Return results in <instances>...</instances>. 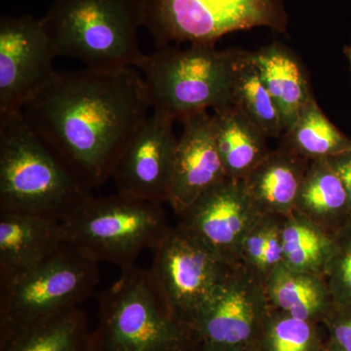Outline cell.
<instances>
[{
	"mask_svg": "<svg viewBox=\"0 0 351 351\" xmlns=\"http://www.w3.org/2000/svg\"><path fill=\"white\" fill-rule=\"evenodd\" d=\"M151 108L144 78L126 66L56 71L22 110L90 193L112 178L120 154Z\"/></svg>",
	"mask_w": 351,
	"mask_h": 351,
	"instance_id": "6da1fadb",
	"label": "cell"
},
{
	"mask_svg": "<svg viewBox=\"0 0 351 351\" xmlns=\"http://www.w3.org/2000/svg\"><path fill=\"white\" fill-rule=\"evenodd\" d=\"M89 195L23 110L0 112V213L63 221Z\"/></svg>",
	"mask_w": 351,
	"mask_h": 351,
	"instance_id": "7a4b0ae2",
	"label": "cell"
},
{
	"mask_svg": "<svg viewBox=\"0 0 351 351\" xmlns=\"http://www.w3.org/2000/svg\"><path fill=\"white\" fill-rule=\"evenodd\" d=\"M197 343L170 313L149 269L122 271L98 295L92 351H193Z\"/></svg>",
	"mask_w": 351,
	"mask_h": 351,
	"instance_id": "3957f363",
	"label": "cell"
},
{
	"mask_svg": "<svg viewBox=\"0 0 351 351\" xmlns=\"http://www.w3.org/2000/svg\"><path fill=\"white\" fill-rule=\"evenodd\" d=\"M41 20L57 56L88 69L134 66L142 57L141 0H52Z\"/></svg>",
	"mask_w": 351,
	"mask_h": 351,
	"instance_id": "277c9868",
	"label": "cell"
},
{
	"mask_svg": "<svg viewBox=\"0 0 351 351\" xmlns=\"http://www.w3.org/2000/svg\"><path fill=\"white\" fill-rule=\"evenodd\" d=\"M66 243L120 271L135 267L145 250H156L171 226L162 204L120 195H90L62 221Z\"/></svg>",
	"mask_w": 351,
	"mask_h": 351,
	"instance_id": "5b68a950",
	"label": "cell"
},
{
	"mask_svg": "<svg viewBox=\"0 0 351 351\" xmlns=\"http://www.w3.org/2000/svg\"><path fill=\"white\" fill-rule=\"evenodd\" d=\"M237 49L173 46L143 54L134 64L144 78L152 108L175 120L230 105Z\"/></svg>",
	"mask_w": 351,
	"mask_h": 351,
	"instance_id": "8992f818",
	"label": "cell"
},
{
	"mask_svg": "<svg viewBox=\"0 0 351 351\" xmlns=\"http://www.w3.org/2000/svg\"><path fill=\"white\" fill-rule=\"evenodd\" d=\"M99 263L66 243L41 265L0 284V335L78 308L100 283Z\"/></svg>",
	"mask_w": 351,
	"mask_h": 351,
	"instance_id": "52a82bcc",
	"label": "cell"
},
{
	"mask_svg": "<svg viewBox=\"0 0 351 351\" xmlns=\"http://www.w3.org/2000/svg\"><path fill=\"white\" fill-rule=\"evenodd\" d=\"M143 24L157 48L215 45L230 32L265 27L287 32L284 0H141Z\"/></svg>",
	"mask_w": 351,
	"mask_h": 351,
	"instance_id": "ba28073f",
	"label": "cell"
},
{
	"mask_svg": "<svg viewBox=\"0 0 351 351\" xmlns=\"http://www.w3.org/2000/svg\"><path fill=\"white\" fill-rule=\"evenodd\" d=\"M154 253L151 276L176 319L189 328L232 267L186 228H170Z\"/></svg>",
	"mask_w": 351,
	"mask_h": 351,
	"instance_id": "9c48e42d",
	"label": "cell"
},
{
	"mask_svg": "<svg viewBox=\"0 0 351 351\" xmlns=\"http://www.w3.org/2000/svg\"><path fill=\"white\" fill-rule=\"evenodd\" d=\"M270 313L265 278L233 265L189 325L198 343L237 346L260 341Z\"/></svg>",
	"mask_w": 351,
	"mask_h": 351,
	"instance_id": "30bf717a",
	"label": "cell"
},
{
	"mask_svg": "<svg viewBox=\"0 0 351 351\" xmlns=\"http://www.w3.org/2000/svg\"><path fill=\"white\" fill-rule=\"evenodd\" d=\"M57 57L43 20L0 18V112L22 110L54 73Z\"/></svg>",
	"mask_w": 351,
	"mask_h": 351,
	"instance_id": "8fae6325",
	"label": "cell"
},
{
	"mask_svg": "<svg viewBox=\"0 0 351 351\" xmlns=\"http://www.w3.org/2000/svg\"><path fill=\"white\" fill-rule=\"evenodd\" d=\"M176 120L154 110L120 154L112 178L117 193L169 204L178 138Z\"/></svg>",
	"mask_w": 351,
	"mask_h": 351,
	"instance_id": "7c38bea8",
	"label": "cell"
},
{
	"mask_svg": "<svg viewBox=\"0 0 351 351\" xmlns=\"http://www.w3.org/2000/svg\"><path fill=\"white\" fill-rule=\"evenodd\" d=\"M243 180L226 177L199 196L181 214L180 225L228 265L239 263L240 243L261 216Z\"/></svg>",
	"mask_w": 351,
	"mask_h": 351,
	"instance_id": "4fadbf2b",
	"label": "cell"
},
{
	"mask_svg": "<svg viewBox=\"0 0 351 351\" xmlns=\"http://www.w3.org/2000/svg\"><path fill=\"white\" fill-rule=\"evenodd\" d=\"M180 121L182 132L176 147L169 200L177 216L226 178L215 142L211 113L203 110Z\"/></svg>",
	"mask_w": 351,
	"mask_h": 351,
	"instance_id": "5bb4252c",
	"label": "cell"
},
{
	"mask_svg": "<svg viewBox=\"0 0 351 351\" xmlns=\"http://www.w3.org/2000/svg\"><path fill=\"white\" fill-rule=\"evenodd\" d=\"M62 221L31 213H0V284L22 276L66 245Z\"/></svg>",
	"mask_w": 351,
	"mask_h": 351,
	"instance_id": "9a60e30c",
	"label": "cell"
},
{
	"mask_svg": "<svg viewBox=\"0 0 351 351\" xmlns=\"http://www.w3.org/2000/svg\"><path fill=\"white\" fill-rule=\"evenodd\" d=\"M308 164L304 157L281 145L270 152L243 179L258 212L282 217L292 213Z\"/></svg>",
	"mask_w": 351,
	"mask_h": 351,
	"instance_id": "2e32d148",
	"label": "cell"
},
{
	"mask_svg": "<svg viewBox=\"0 0 351 351\" xmlns=\"http://www.w3.org/2000/svg\"><path fill=\"white\" fill-rule=\"evenodd\" d=\"M212 119L226 177L243 180L271 152L267 136L233 104L214 110Z\"/></svg>",
	"mask_w": 351,
	"mask_h": 351,
	"instance_id": "e0dca14e",
	"label": "cell"
},
{
	"mask_svg": "<svg viewBox=\"0 0 351 351\" xmlns=\"http://www.w3.org/2000/svg\"><path fill=\"white\" fill-rule=\"evenodd\" d=\"M253 59L276 104L285 133L313 96L302 64L290 50L277 43L253 52Z\"/></svg>",
	"mask_w": 351,
	"mask_h": 351,
	"instance_id": "ac0fdd59",
	"label": "cell"
},
{
	"mask_svg": "<svg viewBox=\"0 0 351 351\" xmlns=\"http://www.w3.org/2000/svg\"><path fill=\"white\" fill-rule=\"evenodd\" d=\"M295 210L335 234L351 225L345 186L328 159L309 161Z\"/></svg>",
	"mask_w": 351,
	"mask_h": 351,
	"instance_id": "d6986e66",
	"label": "cell"
},
{
	"mask_svg": "<svg viewBox=\"0 0 351 351\" xmlns=\"http://www.w3.org/2000/svg\"><path fill=\"white\" fill-rule=\"evenodd\" d=\"M270 307L300 319L322 323L334 304L326 278L279 265L265 278Z\"/></svg>",
	"mask_w": 351,
	"mask_h": 351,
	"instance_id": "ffe728a7",
	"label": "cell"
},
{
	"mask_svg": "<svg viewBox=\"0 0 351 351\" xmlns=\"http://www.w3.org/2000/svg\"><path fill=\"white\" fill-rule=\"evenodd\" d=\"M0 351H92L86 314L78 307L0 335Z\"/></svg>",
	"mask_w": 351,
	"mask_h": 351,
	"instance_id": "44dd1931",
	"label": "cell"
},
{
	"mask_svg": "<svg viewBox=\"0 0 351 351\" xmlns=\"http://www.w3.org/2000/svg\"><path fill=\"white\" fill-rule=\"evenodd\" d=\"M282 244L285 267L325 277L336 248V234L294 210L284 218Z\"/></svg>",
	"mask_w": 351,
	"mask_h": 351,
	"instance_id": "7402d4cb",
	"label": "cell"
},
{
	"mask_svg": "<svg viewBox=\"0 0 351 351\" xmlns=\"http://www.w3.org/2000/svg\"><path fill=\"white\" fill-rule=\"evenodd\" d=\"M230 104L262 129L267 138L282 136L280 115L250 51L237 49L235 52Z\"/></svg>",
	"mask_w": 351,
	"mask_h": 351,
	"instance_id": "603a6c76",
	"label": "cell"
},
{
	"mask_svg": "<svg viewBox=\"0 0 351 351\" xmlns=\"http://www.w3.org/2000/svg\"><path fill=\"white\" fill-rule=\"evenodd\" d=\"M280 145L306 160L327 159L351 151V142L335 127L311 97Z\"/></svg>",
	"mask_w": 351,
	"mask_h": 351,
	"instance_id": "cb8c5ba5",
	"label": "cell"
},
{
	"mask_svg": "<svg viewBox=\"0 0 351 351\" xmlns=\"http://www.w3.org/2000/svg\"><path fill=\"white\" fill-rule=\"evenodd\" d=\"M327 338L322 323L300 319L270 307L258 343L263 351H319Z\"/></svg>",
	"mask_w": 351,
	"mask_h": 351,
	"instance_id": "d4e9b609",
	"label": "cell"
},
{
	"mask_svg": "<svg viewBox=\"0 0 351 351\" xmlns=\"http://www.w3.org/2000/svg\"><path fill=\"white\" fill-rule=\"evenodd\" d=\"M325 278L334 301L351 304V225L336 233V248Z\"/></svg>",
	"mask_w": 351,
	"mask_h": 351,
	"instance_id": "484cf974",
	"label": "cell"
},
{
	"mask_svg": "<svg viewBox=\"0 0 351 351\" xmlns=\"http://www.w3.org/2000/svg\"><path fill=\"white\" fill-rule=\"evenodd\" d=\"M322 324L339 351H351V304L335 302Z\"/></svg>",
	"mask_w": 351,
	"mask_h": 351,
	"instance_id": "4316f807",
	"label": "cell"
},
{
	"mask_svg": "<svg viewBox=\"0 0 351 351\" xmlns=\"http://www.w3.org/2000/svg\"><path fill=\"white\" fill-rule=\"evenodd\" d=\"M327 159L336 171L339 179L341 180L343 186H345L351 209V151L343 152V154Z\"/></svg>",
	"mask_w": 351,
	"mask_h": 351,
	"instance_id": "83f0119b",
	"label": "cell"
},
{
	"mask_svg": "<svg viewBox=\"0 0 351 351\" xmlns=\"http://www.w3.org/2000/svg\"><path fill=\"white\" fill-rule=\"evenodd\" d=\"M193 351H263L260 343L255 345L223 346L207 345V343H198Z\"/></svg>",
	"mask_w": 351,
	"mask_h": 351,
	"instance_id": "f1b7e54d",
	"label": "cell"
},
{
	"mask_svg": "<svg viewBox=\"0 0 351 351\" xmlns=\"http://www.w3.org/2000/svg\"><path fill=\"white\" fill-rule=\"evenodd\" d=\"M319 351H339V348H337L336 345L330 339L327 338L324 345L320 348Z\"/></svg>",
	"mask_w": 351,
	"mask_h": 351,
	"instance_id": "f546056e",
	"label": "cell"
},
{
	"mask_svg": "<svg viewBox=\"0 0 351 351\" xmlns=\"http://www.w3.org/2000/svg\"><path fill=\"white\" fill-rule=\"evenodd\" d=\"M346 56L348 57V59H350V66H351V48H346Z\"/></svg>",
	"mask_w": 351,
	"mask_h": 351,
	"instance_id": "4dcf8cb0",
	"label": "cell"
}]
</instances>
